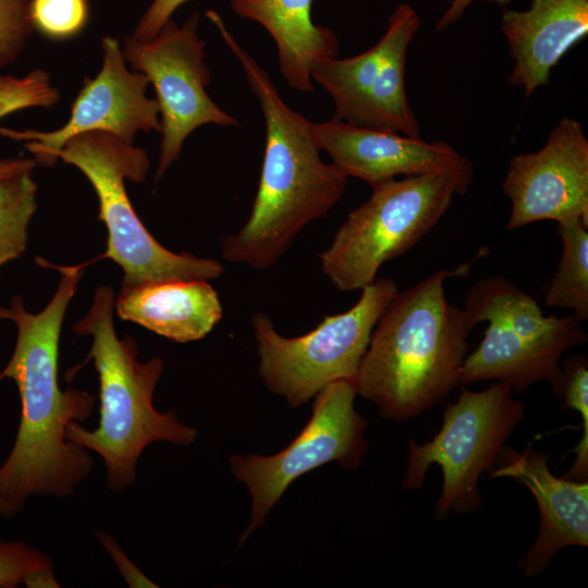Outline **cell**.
<instances>
[{"label": "cell", "mask_w": 588, "mask_h": 588, "mask_svg": "<svg viewBox=\"0 0 588 588\" xmlns=\"http://www.w3.org/2000/svg\"><path fill=\"white\" fill-rule=\"evenodd\" d=\"M58 289L39 313H28L23 298L10 304L17 328L13 354L0 379H12L20 393L21 417L13 448L0 466V516L15 517L34 497L66 498L93 470L88 450L68 440L66 428L93 413L86 391L62 390L58 380L61 327L82 278L81 266L58 267Z\"/></svg>", "instance_id": "cell-1"}, {"label": "cell", "mask_w": 588, "mask_h": 588, "mask_svg": "<svg viewBox=\"0 0 588 588\" xmlns=\"http://www.w3.org/2000/svg\"><path fill=\"white\" fill-rule=\"evenodd\" d=\"M206 16L238 60L258 99L266 137L261 173L249 217L222 242L225 260L262 270L273 266L298 233L342 198L348 177L320 158L313 122L281 97L266 70L238 42L218 12Z\"/></svg>", "instance_id": "cell-2"}, {"label": "cell", "mask_w": 588, "mask_h": 588, "mask_svg": "<svg viewBox=\"0 0 588 588\" xmlns=\"http://www.w3.org/2000/svg\"><path fill=\"white\" fill-rule=\"evenodd\" d=\"M483 252L397 292L379 318L352 382L357 394L377 405L382 418L411 420L461 384L474 328L464 309L446 299L444 282L466 275Z\"/></svg>", "instance_id": "cell-3"}, {"label": "cell", "mask_w": 588, "mask_h": 588, "mask_svg": "<svg viewBox=\"0 0 588 588\" xmlns=\"http://www.w3.org/2000/svg\"><path fill=\"white\" fill-rule=\"evenodd\" d=\"M113 307V290L99 286L87 315L73 327L76 334L91 339L89 357L99 378L100 417L93 430L70 424L66 438L102 457L107 486L120 492L134 483L137 461L148 445L166 441L188 446L197 430L181 422L173 411L156 409L152 399L164 363L159 357L138 360L134 339H119L115 333Z\"/></svg>", "instance_id": "cell-4"}, {"label": "cell", "mask_w": 588, "mask_h": 588, "mask_svg": "<svg viewBox=\"0 0 588 588\" xmlns=\"http://www.w3.org/2000/svg\"><path fill=\"white\" fill-rule=\"evenodd\" d=\"M58 159L76 167L94 187L99 220L108 230L105 257L122 268V287L174 280L208 281L223 274L224 267L216 259L163 247L137 217L125 180L145 181L150 166L145 149L112 134L91 132L69 139Z\"/></svg>", "instance_id": "cell-5"}, {"label": "cell", "mask_w": 588, "mask_h": 588, "mask_svg": "<svg viewBox=\"0 0 588 588\" xmlns=\"http://www.w3.org/2000/svg\"><path fill=\"white\" fill-rule=\"evenodd\" d=\"M397 292L393 279H376L350 309L326 316L315 329L294 338L281 335L267 314L256 313L252 327L265 385L297 408L332 382L353 381L372 331Z\"/></svg>", "instance_id": "cell-6"}, {"label": "cell", "mask_w": 588, "mask_h": 588, "mask_svg": "<svg viewBox=\"0 0 588 588\" xmlns=\"http://www.w3.org/2000/svg\"><path fill=\"white\" fill-rule=\"evenodd\" d=\"M525 406L512 389L493 382L481 391L465 387L443 412L438 433L425 443L408 442L407 466L402 486L419 489L431 465L442 471V489L434 518L465 515L482 505L479 479L492 470L507 438L524 419Z\"/></svg>", "instance_id": "cell-7"}, {"label": "cell", "mask_w": 588, "mask_h": 588, "mask_svg": "<svg viewBox=\"0 0 588 588\" xmlns=\"http://www.w3.org/2000/svg\"><path fill=\"white\" fill-rule=\"evenodd\" d=\"M352 210L320 255L322 272L340 291L372 283L381 266L417 245L446 213L456 187L446 176L392 179Z\"/></svg>", "instance_id": "cell-8"}, {"label": "cell", "mask_w": 588, "mask_h": 588, "mask_svg": "<svg viewBox=\"0 0 588 588\" xmlns=\"http://www.w3.org/2000/svg\"><path fill=\"white\" fill-rule=\"evenodd\" d=\"M356 394L352 381L332 382L315 396L313 415L285 449L269 456H230L233 476L252 497V517L240 544L265 522L289 486L301 476L332 462L348 470L359 467L368 442L367 420L354 406Z\"/></svg>", "instance_id": "cell-9"}, {"label": "cell", "mask_w": 588, "mask_h": 588, "mask_svg": "<svg viewBox=\"0 0 588 588\" xmlns=\"http://www.w3.org/2000/svg\"><path fill=\"white\" fill-rule=\"evenodd\" d=\"M195 12L182 24L170 20L150 39L128 36L122 46L132 70L144 74L156 91L161 142L156 182L180 158L185 139L198 127L238 126L208 95L211 73L205 62V41Z\"/></svg>", "instance_id": "cell-10"}, {"label": "cell", "mask_w": 588, "mask_h": 588, "mask_svg": "<svg viewBox=\"0 0 588 588\" xmlns=\"http://www.w3.org/2000/svg\"><path fill=\"white\" fill-rule=\"evenodd\" d=\"M421 19L409 3L392 12L383 36L348 58H327L311 70L334 102L332 119L347 124L420 137V125L406 94L405 63Z\"/></svg>", "instance_id": "cell-11"}, {"label": "cell", "mask_w": 588, "mask_h": 588, "mask_svg": "<svg viewBox=\"0 0 588 588\" xmlns=\"http://www.w3.org/2000/svg\"><path fill=\"white\" fill-rule=\"evenodd\" d=\"M102 62L97 75L86 77L72 102L69 120L53 131L1 126L0 135L22 143L36 164L52 166L65 143L74 136L102 132L134 143L137 133L160 132L156 99L148 97V78L130 69L120 41L101 39Z\"/></svg>", "instance_id": "cell-12"}, {"label": "cell", "mask_w": 588, "mask_h": 588, "mask_svg": "<svg viewBox=\"0 0 588 588\" xmlns=\"http://www.w3.org/2000/svg\"><path fill=\"white\" fill-rule=\"evenodd\" d=\"M502 189L511 200L509 231L543 220L588 225V138L581 123L564 117L541 149L514 156Z\"/></svg>", "instance_id": "cell-13"}, {"label": "cell", "mask_w": 588, "mask_h": 588, "mask_svg": "<svg viewBox=\"0 0 588 588\" xmlns=\"http://www.w3.org/2000/svg\"><path fill=\"white\" fill-rule=\"evenodd\" d=\"M316 143L347 177L367 182L370 187L396 179L439 174L450 179L457 195L467 193L473 162L449 143H428L396 132L359 127L342 121L313 123Z\"/></svg>", "instance_id": "cell-14"}, {"label": "cell", "mask_w": 588, "mask_h": 588, "mask_svg": "<svg viewBox=\"0 0 588 588\" xmlns=\"http://www.w3.org/2000/svg\"><path fill=\"white\" fill-rule=\"evenodd\" d=\"M549 456L528 445L523 452L503 445L489 478H510L525 486L539 511L538 535L518 561L526 577L542 574L567 547H588V480L555 476Z\"/></svg>", "instance_id": "cell-15"}, {"label": "cell", "mask_w": 588, "mask_h": 588, "mask_svg": "<svg viewBox=\"0 0 588 588\" xmlns=\"http://www.w3.org/2000/svg\"><path fill=\"white\" fill-rule=\"evenodd\" d=\"M501 29L514 61L509 84L530 97L552 69L588 35V0H530L527 10L504 9Z\"/></svg>", "instance_id": "cell-16"}, {"label": "cell", "mask_w": 588, "mask_h": 588, "mask_svg": "<svg viewBox=\"0 0 588 588\" xmlns=\"http://www.w3.org/2000/svg\"><path fill=\"white\" fill-rule=\"evenodd\" d=\"M117 313L169 340L205 338L222 318L218 293L206 280H174L122 287Z\"/></svg>", "instance_id": "cell-17"}, {"label": "cell", "mask_w": 588, "mask_h": 588, "mask_svg": "<svg viewBox=\"0 0 588 588\" xmlns=\"http://www.w3.org/2000/svg\"><path fill=\"white\" fill-rule=\"evenodd\" d=\"M314 0H230L240 17L261 25L273 39L279 69L286 84L301 93H313L314 65L338 54L334 32L315 24Z\"/></svg>", "instance_id": "cell-18"}, {"label": "cell", "mask_w": 588, "mask_h": 588, "mask_svg": "<svg viewBox=\"0 0 588 588\" xmlns=\"http://www.w3.org/2000/svg\"><path fill=\"white\" fill-rule=\"evenodd\" d=\"M478 346L466 355L460 383L502 382L514 393H523L532 384L546 381L554 391L562 377V346L529 336L513 326L490 318Z\"/></svg>", "instance_id": "cell-19"}, {"label": "cell", "mask_w": 588, "mask_h": 588, "mask_svg": "<svg viewBox=\"0 0 588 588\" xmlns=\"http://www.w3.org/2000/svg\"><path fill=\"white\" fill-rule=\"evenodd\" d=\"M463 309L473 328L495 318L530 336L561 345L566 351L588 340L583 322L574 315L544 316L528 293L500 274L477 281L470 287Z\"/></svg>", "instance_id": "cell-20"}, {"label": "cell", "mask_w": 588, "mask_h": 588, "mask_svg": "<svg viewBox=\"0 0 588 588\" xmlns=\"http://www.w3.org/2000/svg\"><path fill=\"white\" fill-rule=\"evenodd\" d=\"M562 255L546 287L548 307L569 309L581 322L588 320V225L581 220L558 223Z\"/></svg>", "instance_id": "cell-21"}, {"label": "cell", "mask_w": 588, "mask_h": 588, "mask_svg": "<svg viewBox=\"0 0 588 588\" xmlns=\"http://www.w3.org/2000/svg\"><path fill=\"white\" fill-rule=\"evenodd\" d=\"M37 189L32 172L0 181V268L25 252Z\"/></svg>", "instance_id": "cell-22"}, {"label": "cell", "mask_w": 588, "mask_h": 588, "mask_svg": "<svg viewBox=\"0 0 588 588\" xmlns=\"http://www.w3.org/2000/svg\"><path fill=\"white\" fill-rule=\"evenodd\" d=\"M562 377L555 396L563 406L579 413L583 434L575 446V461L564 477L575 480L588 479V360L583 354L568 356L561 364Z\"/></svg>", "instance_id": "cell-23"}, {"label": "cell", "mask_w": 588, "mask_h": 588, "mask_svg": "<svg viewBox=\"0 0 588 588\" xmlns=\"http://www.w3.org/2000/svg\"><path fill=\"white\" fill-rule=\"evenodd\" d=\"M58 587L49 554L24 541L0 538V588Z\"/></svg>", "instance_id": "cell-24"}, {"label": "cell", "mask_w": 588, "mask_h": 588, "mask_svg": "<svg viewBox=\"0 0 588 588\" xmlns=\"http://www.w3.org/2000/svg\"><path fill=\"white\" fill-rule=\"evenodd\" d=\"M60 100V93L50 74L34 69L23 76L0 75V119L29 108H50Z\"/></svg>", "instance_id": "cell-25"}, {"label": "cell", "mask_w": 588, "mask_h": 588, "mask_svg": "<svg viewBox=\"0 0 588 588\" xmlns=\"http://www.w3.org/2000/svg\"><path fill=\"white\" fill-rule=\"evenodd\" d=\"M89 14L87 0H29V17L34 29L54 40L78 35Z\"/></svg>", "instance_id": "cell-26"}, {"label": "cell", "mask_w": 588, "mask_h": 588, "mask_svg": "<svg viewBox=\"0 0 588 588\" xmlns=\"http://www.w3.org/2000/svg\"><path fill=\"white\" fill-rule=\"evenodd\" d=\"M34 30L29 0H0V69L19 59Z\"/></svg>", "instance_id": "cell-27"}, {"label": "cell", "mask_w": 588, "mask_h": 588, "mask_svg": "<svg viewBox=\"0 0 588 588\" xmlns=\"http://www.w3.org/2000/svg\"><path fill=\"white\" fill-rule=\"evenodd\" d=\"M189 0H152L134 28L133 37L147 40L172 20L174 12Z\"/></svg>", "instance_id": "cell-28"}, {"label": "cell", "mask_w": 588, "mask_h": 588, "mask_svg": "<svg viewBox=\"0 0 588 588\" xmlns=\"http://www.w3.org/2000/svg\"><path fill=\"white\" fill-rule=\"evenodd\" d=\"M99 540L112 556L117 567L131 587H157L127 559L117 541L108 534L100 531L97 534Z\"/></svg>", "instance_id": "cell-29"}, {"label": "cell", "mask_w": 588, "mask_h": 588, "mask_svg": "<svg viewBox=\"0 0 588 588\" xmlns=\"http://www.w3.org/2000/svg\"><path fill=\"white\" fill-rule=\"evenodd\" d=\"M476 0H452L445 12L439 19L436 29L443 32L455 24L465 13L467 8ZM497 5H505L511 0H482Z\"/></svg>", "instance_id": "cell-30"}, {"label": "cell", "mask_w": 588, "mask_h": 588, "mask_svg": "<svg viewBox=\"0 0 588 588\" xmlns=\"http://www.w3.org/2000/svg\"><path fill=\"white\" fill-rule=\"evenodd\" d=\"M35 166V160L27 157L0 159V181L32 172Z\"/></svg>", "instance_id": "cell-31"}, {"label": "cell", "mask_w": 588, "mask_h": 588, "mask_svg": "<svg viewBox=\"0 0 588 588\" xmlns=\"http://www.w3.org/2000/svg\"><path fill=\"white\" fill-rule=\"evenodd\" d=\"M11 318V313L9 308H3L0 306V319H9Z\"/></svg>", "instance_id": "cell-32"}]
</instances>
